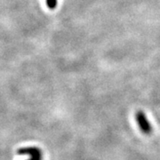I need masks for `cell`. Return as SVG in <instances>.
<instances>
[{"label":"cell","mask_w":160,"mask_h":160,"mask_svg":"<svg viewBox=\"0 0 160 160\" xmlns=\"http://www.w3.org/2000/svg\"><path fill=\"white\" fill-rule=\"evenodd\" d=\"M46 5L49 9L53 10L57 6V0H46Z\"/></svg>","instance_id":"3957f363"},{"label":"cell","mask_w":160,"mask_h":160,"mask_svg":"<svg viewBox=\"0 0 160 160\" xmlns=\"http://www.w3.org/2000/svg\"><path fill=\"white\" fill-rule=\"evenodd\" d=\"M19 153H23L29 156L26 160H42V153L41 150L35 147L24 148L19 150Z\"/></svg>","instance_id":"7a4b0ae2"},{"label":"cell","mask_w":160,"mask_h":160,"mask_svg":"<svg viewBox=\"0 0 160 160\" xmlns=\"http://www.w3.org/2000/svg\"><path fill=\"white\" fill-rule=\"evenodd\" d=\"M136 121H137V124L140 126L141 130L146 133V134H149L152 131V128L151 126L149 124V120L147 118L146 115L144 114V112L142 111H138L136 113Z\"/></svg>","instance_id":"6da1fadb"}]
</instances>
